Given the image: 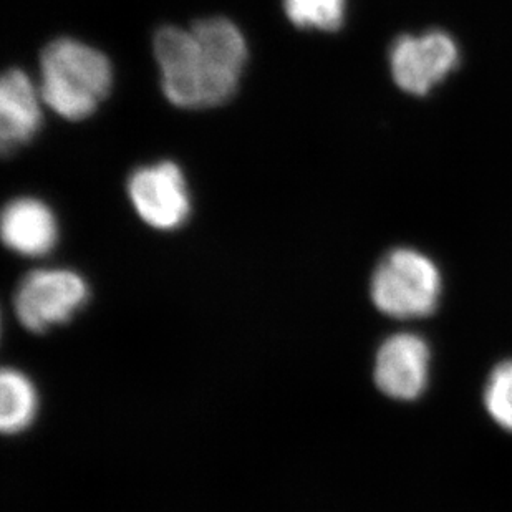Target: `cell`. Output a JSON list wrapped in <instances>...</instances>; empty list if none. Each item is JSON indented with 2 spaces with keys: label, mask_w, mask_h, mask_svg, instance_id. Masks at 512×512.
Instances as JSON below:
<instances>
[{
  "label": "cell",
  "mask_w": 512,
  "mask_h": 512,
  "mask_svg": "<svg viewBox=\"0 0 512 512\" xmlns=\"http://www.w3.org/2000/svg\"><path fill=\"white\" fill-rule=\"evenodd\" d=\"M40 72L44 103L67 120L92 115L112 88L110 60L78 40L50 42L40 57Z\"/></svg>",
  "instance_id": "cell-1"
},
{
  "label": "cell",
  "mask_w": 512,
  "mask_h": 512,
  "mask_svg": "<svg viewBox=\"0 0 512 512\" xmlns=\"http://www.w3.org/2000/svg\"><path fill=\"white\" fill-rule=\"evenodd\" d=\"M441 276L425 254L400 247L383 257L372 277V299L383 314L415 319L435 312Z\"/></svg>",
  "instance_id": "cell-2"
},
{
  "label": "cell",
  "mask_w": 512,
  "mask_h": 512,
  "mask_svg": "<svg viewBox=\"0 0 512 512\" xmlns=\"http://www.w3.org/2000/svg\"><path fill=\"white\" fill-rule=\"evenodd\" d=\"M196 40L199 73L203 82L204 108L228 102L236 93L247 60V44L241 30L223 17L199 20L191 27Z\"/></svg>",
  "instance_id": "cell-3"
},
{
  "label": "cell",
  "mask_w": 512,
  "mask_h": 512,
  "mask_svg": "<svg viewBox=\"0 0 512 512\" xmlns=\"http://www.w3.org/2000/svg\"><path fill=\"white\" fill-rule=\"evenodd\" d=\"M88 300V285L80 274L67 269H39L20 282L15 294V312L20 322L34 332L72 319Z\"/></svg>",
  "instance_id": "cell-4"
},
{
  "label": "cell",
  "mask_w": 512,
  "mask_h": 512,
  "mask_svg": "<svg viewBox=\"0 0 512 512\" xmlns=\"http://www.w3.org/2000/svg\"><path fill=\"white\" fill-rule=\"evenodd\" d=\"M459 63V49L451 35L430 30L403 35L390 50V68L398 87L411 95H426L443 82Z\"/></svg>",
  "instance_id": "cell-5"
},
{
  "label": "cell",
  "mask_w": 512,
  "mask_h": 512,
  "mask_svg": "<svg viewBox=\"0 0 512 512\" xmlns=\"http://www.w3.org/2000/svg\"><path fill=\"white\" fill-rule=\"evenodd\" d=\"M128 196L138 216L161 231L179 228L191 211L186 179L170 161L131 174Z\"/></svg>",
  "instance_id": "cell-6"
},
{
  "label": "cell",
  "mask_w": 512,
  "mask_h": 512,
  "mask_svg": "<svg viewBox=\"0 0 512 512\" xmlns=\"http://www.w3.org/2000/svg\"><path fill=\"white\" fill-rule=\"evenodd\" d=\"M153 49L166 98L186 110L204 108L203 82L193 32L165 27L156 34Z\"/></svg>",
  "instance_id": "cell-7"
},
{
  "label": "cell",
  "mask_w": 512,
  "mask_h": 512,
  "mask_svg": "<svg viewBox=\"0 0 512 512\" xmlns=\"http://www.w3.org/2000/svg\"><path fill=\"white\" fill-rule=\"evenodd\" d=\"M430 372V348L415 334L385 340L377 353L375 382L388 397L415 400L425 392Z\"/></svg>",
  "instance_id": "cell-8"
},
{
  "label": "cell",
  "mask_w": 512,
  "mask_h": 512,
  "mask_svg": "<svg viewBox=\"0 0 512 512\" xmlns=\"http://www.w3.org/2000/svg\"><path fill=\"white\" fill-rule=\"evenodd\" d=\"M44 102L40 88L37 90L29 75L12 68L4 73L0 82V143L4 153L15 151L29 143L42 123Z\"/></svg>",
  "instance_id": "cell-9"
},
{
  "label": "cell",
  "mask_w": 512,
  "mask_h": 512,
  "mask_svg": "<svg viewBox=\"0 0 512 512\" xmlns=\"http://www.w3.org/2000/svg\"><path fill=\"white\" fill-rule=\"evenodd\" d=\"M2 237L12 251L44 256L57 242V219L39 199H14L2 214Z\"/></svg>",
  "instance_id": "cell-10"
},
{
  "label": "cell",
  "mask_w": 512,
  "mask_h": 512,
  "mask_svg": "<svg viewBox=\"0 0 512 512\" xmlns=\"http://www.w3.org/2000/svg\"><path fill=\"white\" fill-rule=\"evenodd\" d=\"M0 426L7 435L25 430L34 420L39 406L35 387L24 373L4 368L0 377Z\"/></svg>",
  "instance_id": "cell-11"
},
{
  "label": "cell",
  "mask_w": 512,
  "mask_h": 512,
  "mask_svg": "<svg viewBox=\"0 0 512 512\" xmlns=\"http://www.w3.org/2000/svg\"><path fill=\"white\" fill-rule=\"evenodd\" d=\"M284 9L300 29L334 32L342 27L347 0H284Z\"/></svg>",
  "instance_id": "cell-12"
},
{
  "label": "cell",
  "mask_w": 512,
  "mask_h": 512,
  "mask_svg": "<svg viewBox=\"0 0 512 512\" xmlns=\"http://www.w3.org/2000/svg\"><path fill=\"white\" fill-rule=\"evenodd\" d=\"M484 403L493 420L512 431V362L494 368L484 390Z\"/></svg>",
  "instance_id": "cell-13"
}]
</instances>
